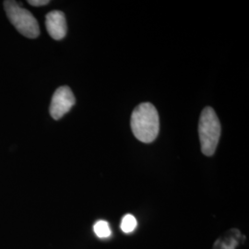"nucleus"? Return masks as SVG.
I'll return each instance as SVG.
<instances>
[{"label":"nucleus","mask_w":249,"mask_h":249,"mask_svg":"<svg viewBox=\"0 0 249 249\" xmlns=\"http://www.w3.org/2000/svg\"><path fill=\"white\" fill-rule=\"evenodd\" d=\"M137 220L131 214H126L124 215L121 221V230L124 233H130L137 228Z\"/></svg>","instance_id":"0eeeda50"},{"label":"nucleus","mask_w":249,"mask_h":249,"mask_svg":"<svg viewBox=\"0 0 249 249\" xmlns=\"http://www.w3.org/2000/svg\"><path fill=\"white\" fill-rule=\"evenodd\" d=\"M45 26L49 36L54 40H61L67 35V21L62 11L49 12L45 17Z\"/></svg>","instance_id":"39448f33"},{"label":"nucleus","mask_w":249,"mask_h":249,"mask_svg":"<svg viewBox=\"0 0 249 249\" xmlns=\"http://www.w3.org/2000/svg\"><path fill=\"white\" fill-rule=\"evenodd\" d=\"M4 7L9 21L18 30L20 35L32 39L39 36V24L35 16L29 10L21 8L16 1L11 0L5 1Z\"/></svg>","instance_id":"7ed1b4c3"},{"label":"nucleus","mask_w":249,"mask_h":249,"mask_svg":"<svg viewBox=\"0 0 249 249\" xmlns=\"http://www.w3.org/2000/svg\"><path fill=\"white\" fill-rule=\"evenodd\" d=\"M134 136L143 143L153 142L160 129L159 115L153 105L143 103L134 109L131 116Z\"/></svg>","instance_id":"f257e3e1"},{"label":"nucleus","mask_w":249,"mask_h":249,"mask_svg":"<svg viewBox=\"0 0 249 249\" xmlns=\"http://www.w3.org/2000/svg\"><path fill=\"white\" fill-rule=\"evenodd\" d=\"M49 0H29L28 3L34 7H42L49 4Z\"/></svg>","instance_id":"6e6552de"},{"label":"nucleus","mask_w":249,"mask_h":249,"mask_svg":"<svg viewBox=\"0 0 249 249\" xmlns=\"http://www.w3.org/2000/svg\"><path fill=\"white\" fill-rule=\"evenodd\" d=\"M93 230L99 238H108L112 234L109 223L104 220H100L96 222L93 226Z\"/></svg>","instance_id":"423d86ee"},{"label":"nucleus","mask_w":249,"mask_h":249,"mask_svg":"<svg viewBox=\"0 0 249 249\" xmlns=\"http://www.w3.org/2000/svg\"><path fill=\"white\" fill-rule=\"evenodd\" d=\"M75 103V96L71 88L68 86L59 87L54 91L52 97L50 115L53 119L58 120L71 109Z\"/></svg>","instance_id":"20e7f679"},{"label":"nucleus","mask_w":249,"mask_h":249,"mask_svg":"<svg viewBox=\"0 0 249 249\" xmlns=\"http://www.w3.org/2000/svg\"><path fill=\"white\" fill-rule=\"evenodd\" d=\"M201 151L206 156L213 155L221 137V124L212 107L202 111L198 124Z\"/></svg>","instance_id":"f03ea898"}]
</instances>
